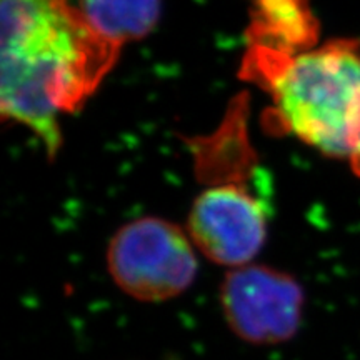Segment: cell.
Returning a JSON list of instances; mask_svg holds the SVG:
<instances>
[{"label":"cell","mask_w":360,"mask_h":360,"mask_svg":"<svg viewBox=\"0 0 360 360\" xmlns=\"http://www.w3.org/2000/svg\"><path fill=\"white\" fill-rule=\"evenodd\" d=\"M267 204L233 182L205 188L187 219L195 249L229 270L252 264L267 240Z\"/></svg>","instance_id":"obj_5"},{"label":"cell","mask_w":360,"mask_h":360,"mask_svg":"<svg viewBox=\"0 0 360 360\" xmlns=\"http://www.w3.org/2000/svg\"><path fill=\"white\" fill-rule=\"evenodd\" d=\"M252 74L272 96L282 127L360 175V44L330 40L282 53L254 47Z\"/></svg>","instance_id":"obj_2"},{"label":"cell","mask_w":360,"mask_h":360,"mask_svg":"<svg viewBox=\"0 0 360 360\" xmlns=\"http://www.w3.org/2000/svg\"><path fill=\"white\" fill-rule=\"evenodd\" d=\"M186 231L160 217L127 222L107 247V272L117 289L143 304L169 302L191 289L199 272Z\"/></svg>","instance_id":"obj_3"},{"label":"cell","mask_w":360,"mask_h":360,"mask_svg":"<svg viewBox=\"0 0 360 360\" xmlns=\"http://www.w3.org/2000/svg\"><path fill=\"white\" fill-rule=\"evenodd\" d=\"M0 19L4 119L29 127L56 155L58 115L92 96L120 49L97 34L69 0H0Z\"/></svg>","instance_id":"obj_1"},{"label":"cell","mask_w":360,"mask_h":360,"mask_svg":"<svg viewBox=\"0 0 360 360\" xmlns=\"http://www.w3.org/2000/svg\"><path fill=\"white\" fill-rule=\"evenodd\" d=\"M219 304L225 323L237 339L267 347L285 344L300 330L305 292L289 272L249 264L225 274Z\"/></svg>","instance_id":"obj_4"},{"label":"cell","mask_w":360,"mask_h":360,"mask_svg":"<svg viewBox=\"0 0 360 360\" xmlns=\"http://www.w3.org/2000/svg\"><path fill=\"white\" fill-rule=\"evenodd\" d=\"M257 12L254 20V47L282 53H295L310 47L317 27L305 0H255Z\"/></svg>","instance_id":"obj_6"},{"label":"cell","mask_w":360,"mask_h":360,"mask_svg":"<svg viewBox=\"0 0 360 360\" xmlns=\"http://www.w3.org/2000/svg\"><path fill=\"white\" fill-rule=\"evenodd\" d=\"M89 25L115 47L147 37L160 17V0H80Z\"/></svg>","instance_id":"obj_7"}]
</instances>
